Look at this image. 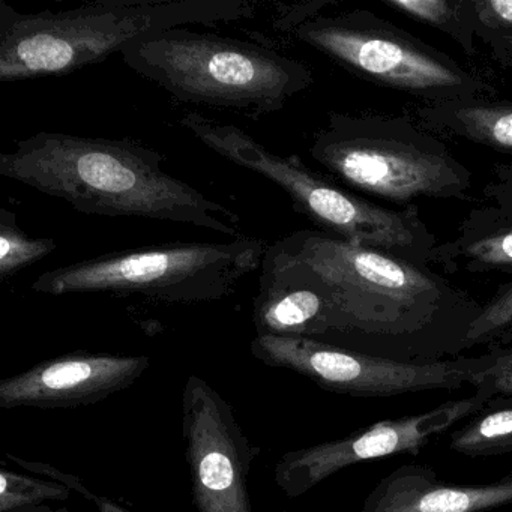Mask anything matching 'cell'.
Returning a JSON list of instances; mask_svg holds the SVG:
<instances>
[{
    "label": "cell",
    "mask_w": 512,
    "mask_h": 512,
    "mask_svg": "<svg viewBox=\"0 0 512 512\" xmlns=\"http://www.w3.org/2000/svg\"><path fill=\"white\" fill-rule=\"evenodd\" d=\"M271 247L328 286L349 349L406 362L466 350L482 305L433 269L320 230H299Z\"/></svg>",
    "instance_id": "obj_1"
},
{
    "label": "cell",
    "mask_w": 512,
    "mask_h": 512,
    "mask_svg": "<svg viewBox=\"0 0 512 512\" xmlns=\"http://www.w3.org/2000/svg\"><path fill=\"white\" fill-rule=\"evenodd\" d=\"M160 152L131 139L34 134L0 155V175L76 211L190 224L242 238L241 217L163 170Z\"/></svg>",
    "instance_id": "obj_2"
},
{
    "label": "cell",
    "mask_w": 512,
    "mask_h": 512,
    "mask_svg": "<svg viewBox=\"0 0 512 512\" xmlns=\"http://www.w3.org/2000/svg\"><path fill=\"white\" fill-rule=\"evenodd\" d=\"M250 0H101L19 13L0 2V82L67 76L169 29L250 20Z\"/></svg>",
    "instance_id": "obj_3"
},
{
    "label": "cell",
    "mask_w": 512,
    "mask_h": 512,
    "mask_svg": "<svg viewBox=\"0 0 512 512\" xmlns=\"http://www.w3.org/2000/svg\"><path fill=\"white\" fill-rule=\"evenodd\" d=\"M125 64L188 104L278 112L313 85L301 61L251 41L178 28L143 38L122 50Z\"/></svg>",
    "instance_id": "obj_4"
},
{
    "label": "cell",
    "mask_w": 512,
    "mask_h": 512,
    "mask_svg": "<svg viewBox=\"0 0 512 512\" xmlns=\"http://www.w3.org/2000/svg\"><path fill=\"white\" fill-rule=\"evenodd\" d=\"M308 152L343 184L398 205L466 199L472 187V172L415 119L332 113Z\"/></svg>",
    "instance_id": "obj_5"
},
{
    "label": "cell",
    "mask_w": 512,
    "mask_h": 512,
    "mask_svg": "<svg viewBox=\"0 0 512 512\" xmlns=\"http://www.w3.org/2000/svg\"><path fill=\"white\" fill-rule=\"evenodd\" d=\"M268 244L242 238L223 242H176L103 254L44 272L32 290L44 295L110 293L140 295L169 304L229 298L262 266Z\"/></svg>",
    "instance_id": "obj_6"
},
{
    "label": "cell",
    "mask_w": 512,
    "mask_h": 512,
    "mask_svg": "<svg viewBox=\"0 0 512 512\" xmlns=\"http://www.w3.org/2000/svg\"><path fill=\"white\" fill-rule=\"evenodd\" d=\"M287 29L355 76L421 98L425 104L496 94L451 56L371 11L316 14Z\"/></svg>",
    "instance_id": "obj_7"
},
{
    "label": "cell",
    "mask_w": 512,
    "mask_h": 512,
    "mask_svg": "<svg viewBox=\"0 0 512 512\" xmlns=\"http://www.w3.org/2000/svg\"><path fill=\"white\" fill-rule=\"evenodd\" d=\"M250 349L269 367L301 374L326 391L361 398L476 388L482 373L494 364L490 352L476 358L406 362L316 338L275 335H256Z\"/></svg>",
    "instance_id": "obj_8"
},
{
    "label": "cell",
    "mask_w": 512,
    "mask_h": 512,
    "mask_svg": "<svg viewBox=\"0 0 512 512\" xmlns=\"http://www.w3.org/2000/svg\"><path fill=\"white\" fill-rule=\"evenodd\" d=\"M182 436L197 512H253L248 476L256 449L229 401L191 374L181 400Z\"/></svg>",
    "instance_id": "obj_9"
},
{
    "label": "cell",
    "mask_w": 512,
    "mask_h": 512,
    "mask_svg": "<svg viewBox=\"0 0 512 512\" xmlns=\"http://www.w3.org/2000/svg\"><path fill=\"white\" fill-rule=\"evenodd\" d=\"M493 397V386L482 380L470 397L446 401L419 415L376 422L341 439L286 452L275 466V482L287 497L296 499L353 464L391 455H416L433 437L475 415Z\"/></svg>",
    "instance_id": "obj_10"
},
{
    "label": "cell",
    "mask_w": 512,
    "mask_h": 512,
    "mask_svg": "<svg viewBox=\"0 0 512 512\" xmlns=\"http://www.w3.org/2000/svg\"><path fill=\"white\" fill-rule=\"evenodd\" d=\"M149 356L74 352L0 382V407L68 409L101 403L125 391L149 368Z\"/></svg>",
    "instance_id": "obj_11"
},
{
    "label": "cell",
    "mask_w": 512,
    "mask_h": 512,
    "mask_svg": "<svg viewBox=\"0 0 512 512\" xmlns=\"http://www.w3.org/2000/svg\"><path fill=\"white\" fill-rule=\"evenodd\" d=\"M257 335L344 338L346 328L328 286L302 263L268 247L253 307Z\"/></svg>",
    "instance_id": "obj_12"
},
{
    "label": "cell",
    "mask_w": 512,
    "mask_h": 512,
    "mask_svg": "<svg viewBox=\"0 0 512 512\" xmlns=\"http://www.w3.org/2000/svg\"><path fill=\"white\" fill-rule=\"evenodd\" d=\"M433 265L446 274L502 272L512 280V163L496 167L457 235L437 242Z\"/></svg>",
    "instance_id": "obj_13"
},
{
    "label": "cell",
    "mask_w": 512,
    "mask_h": 512,
    "mask_svg": "<svg viewBox=\"0 0 512 512\" xmlns=\"http://www.w3.org/2000/svg\"><path fill=\"white\" fill-rule=\"evenodd\" d=\"M512 503V473L491 484H449L430 467L406 464L365 497L361 512H485Z\"/></svg>",
    "instance_id": "obj_14"
},
{
    "label": "cell",
    "mask_w": 512,
    "mask_h": 512,
    "mask_svg": "<svg viewBox=\"0 0 512 512\" xmlns=\"http://www.w3.org/2000/svg\"><path fill=\"white\" fill-rule=\"evenodd\" d=\"M415 121L425 130L512 152V103L490 98L424 104Z\"/></svg>",
    "instance_id": "obj_15"
},
{
    "label": "cell",
    "mask_w": 512,
    "mask_h": 512,
    "mask_svg": "<svg viewBox=\"0 0 512 512\" xmlns=\"http://www.w3.org/2000/svg\"><path fill=\"white\" fill-rule=\"evenodd\" d=\"M449 446L473 458L512 454V394L494 395L451 434Z\"/></svg>",
    "instance_id": "obj_16"
},
{
    "label": "cell",
    "mask_w": 512,
    "mask_h": 512,
    "mask_svg": "<svg viewBox=\"0 0 512 512\" xmlns=\"http://www.w3.org/2000/svg\"><path fill=\"white\" fill-rule=\"evenodd\" d=\"M385 7L443 32L463 47L466 55L476 53L475 0H382Z\"/></svg>",
    "instance_id": "obj_17"
},
{
    "label": "cell",
    "mask_w": 512,
    "mask_h": 512,
    "mask_svg": "<svg viewBox=\"0 0 512 512\" xmlns=\"http://www.w3.org/2000/svg\"><path fill=\"white\" fill-rule=\"evenodd\" d=\"M56 248L55 239L31 238L20 229L14 212L0 209V280H10L22 269L52 254Z\"/></svg>",
    "instance_id": "obj_18"
},
{
    "label": "cell",
    "mask_w": 512,
    "mask_h": 512,
    "mask_svg": "<svg viewBox=\"0 0 512 512\" xmlns=\"http://www.w3.org/2000/svg\"><path fill=\"white\" fill-rule=\"evenodd\" d=\"M74 491L55 479L32 478L0 470V512H20L43 506L47 500L70 499Z\"/></svg>",
    "instance_id": "obj_19"
},
{
    "label": "cell",
    "mask_w": 512,
    "mask_h": 512,
    "mask_svg": "<svg viewBox=\"0 0 512 512\" xmlns=\"http://www.w3.org/2000/svg\"><path fill=\"white\" fill-rule=\"evenodd\" d=\"M512 338V280L499 287L496 295L482 305L466 335V350L479 344L499 346Z\"/></svg>",
    "instance_id": "obj_20"
},
{
    "label": "cell",
    "mask_w": 512,
    "mask_h": 512,
    "mask_svg": "<svg viewBox=\"0 0 512 512\" xmlns=\"http://www.w3.org/2000/svg\"><path fill=\"white\" fill-rule=\"evenodd\" d=\"M478 38L491 52L512 49V0H475Z\"/></svg>",
    "instance_id": "obj_21"
},
{
    "label": "cell",
    "mask_w": 512,
    "mask_h": 512,
    "mask_svg": "<svg viewBox=\"0 0 512 512\" xmlns=\"http://www.w3.org/2000/svg\"><path fill=\"white\" fill-rule=\"evenodd\" d=\"M11 460L16 461L19 466L23 469H28L29 472L40 473V475H47L50 479L62 482V484L70 487L74 493L82 494L85 499L89 502L94 503L97 512H128L127 509L122 508L118 503L113 502L109 497L98 496V494L92 493L80 478L76 475H70V473L61 472L56 467L50 466L46 463H35V461L22 460V458L14 457V455H8ZM20 512H67V509H52L46 508V506H37V508L25 509Z\"/></svg>",
    "instance_id": "obj_22"
},
{
    "label": "cell",
    "mask_w": 512,
    "mask_h": 512,
    "mask_svg": "<svg viewBox=\"0 0 512 512\" xmlns=\"http://www.w3.org/2000/svg\"><path fill=\"white\" fill-rule=\"evenodd\" d=\"M490 353L494 356V364L482 373L481 382L482 380L490 382L491 386H493L494 395H511L512 346H493Z\"/></svg>",
    "instance_id": "obj_23"
},
{
    "label": "cell",
    "mask_w": 512,
    "mask_h": 512,
    "mask_svg": "<svg viewBox=\"0 0 512 512\" xmlns=\"http://www.w3.org/2000/svg\"><path fill=\"white\" fill-rule=\"evenodd\" d=\"M494 58L506 68H512V49L494 50Z\"/></svg>",
    "instance_id": "obj_24"
}]
</instances>
